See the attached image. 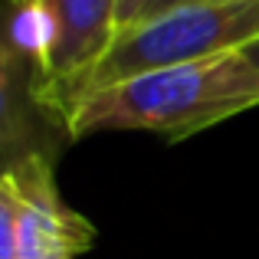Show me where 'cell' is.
Returning <instances> with one entry per match:
<instances>
[{
  "label": "cell",
  "mask_w": 259,
  "mask_h": 259,
  "mask_svg": "<svg viewBox=\"0 0 259 259\" xmlns=\"http://www.w3.org/2000/svg\"><path fill=\"white\" fill-rule=\"evenodd\" d=\"M253 39H259V0H203V4L171 10L158 20L118 33L105 56L76 85L69 108L95 89H105L141 72L227 56Z\"/></svg>",
  "instance_id": "2"
},
{
  "label": "cell",
  "mask_w": 259,
  "mask_h": 259,
  "mask_svg": "<svg viewBox=\"0 0 259 259\" xmlns=\"http://www.w3.org/2000/svg\"><path fill=\"white\" fill-rule=\"evenodd\" d=\"M190 4H203V0H118V33L141 26L148 20H158L171 10H181V7H190Z\"/></svg>",
  "instance_id": "7"
},
{
  "label": "cell",
  "mask_w": 259,
  "mask_h": 259,
  "mask_svg": "<svg viewBox=\"0 0 259 259\" xmlns=\"http://www.w3.org/2000/svg\"><path fill=\"white\" fill-rule=\"evenodd\" d=\"M20 227V187L13 171L0 174V259H17Z\"/></svg>",
  "instance_id": "6"
},
{
  "label": "cell",
  "mask_w": 259,
  "mask_h": 259,
  "mask_svg": "<svg viewBox=\"0 0 259 259\" xmlns=\"http://www.w3.org/2000/svg\"><path fill=\"white\" fill-rule=\"evenodd\" d=\"M43 99L63 121L82 76L118 36V0H20Z\"/></svg>",
  "instance_id": "3"
},
{
  "label": "cell",
  "mask_w": 259,
  "mask_h": 259,
  "mask_svg": "<svg viewBox=\"0 0 259 259\" xmlns=\"http://www.w3.org/2000/svg\"><path fill=\"white\" fill-rule=\"evenodd\" d=\"M240 53H243V56H246L249 63H253L256 69H259V39H253V43H246V46H243Z\"/></svg>",
  "instance_id": "9"
},
{
  "label": "cell",
  "mask_w": 259,
  "mask_h": 259,
  "mask_svg": "<svg viewBox=\"0 0 259 259\" xmlns=\"http://www.w3.org/2000/svg\"><path fill=\"white\" fill-rule=\"evenodd\" d=\"M53 164L56 158L39 154L13 167L20 187L17 259H79L95 243V227L63 200Z\"/></svg>",
  "instance_id": "4"
},
{
  "label": "cell",
  "mask_w": 259,
  "mask_h": 259,
  "mask_svg": "<svg viewBox=\"0 0 259 259\" xmlns=\"http://www.w3.org/2000/svg\"><path fill=\"white\" fill-rule=\"evenodd\" d=\"M259 105V69L240 50L121 79L82 95L66 112L69 138L95 132H154L187 138Z\"/></svg>",
  "instance_id": "1"
},
{
  "label": "cell",
  "mask_w": 259,
  "mask_h": 259,
  "mask_svg": "<svg viewBox=\"0 0 259 259\" xmlns=\"http://www.w3.org/2000/svg\"><path fill=\"white\" fill-rule=\"evenodd\" d=\"M13 50H26V23H23V4L20 0H0V56ZM33 56V53H30Z\"/></svg>",
  "instance_id": "8"
},
{
  "label": "cell",
  "mask_w": 259,
  "mask_h": 259,
  "mask_svg": "<svg viewBox=\"0 0 259 259\" xmlns=\"http://www.w3.org/2000/svg\"><path fill=\"white\" fill-rule=\"evenodd\" d=\"M59 135L66 125L43 99L36 59L26 50L0 56V174L39 154L56 158Z\"/></svg>",
  "instance_id": "5"
}]
</instances>
